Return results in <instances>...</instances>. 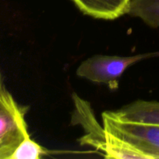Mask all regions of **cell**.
<instances>
[{"label":"cell","instance_id":"obj_1","mask_svg":"<svg viewBox=\"0 0 159 159\" xmlns=\"http://www.w3.org/2000/svg\"><path fill=\"white\" fill-rule=\"evenodd\" d=\"M26 110L6 87L0 92V159H10L20 143L30 137L25 120Z\"/></svg>","mask_w":159,"mask_h":159},{"label":"cell","instance_id":"obj_2","mask_svg":"<svg viewBox=\"0 0 159 159\" xmlns=\"http://www.w3.org/2000/svg\"><path fill=\"white\" fill-rule=\"evenodd\" d=\"M159 56V52L120 57L96 54L81 63L76 70L79 77L96 83L107 84L110 89L118 88L119 79L131 65L145 59Z\"/></svg>","mask_w":159,"mask_h":159},{"label":"cell","instance_id":"obj_3","mask_svg":"<svg viewBox=\"0 0 159 159\" xmlns=\"http://www.w3.org/2000/svg\"><path fill=\"white\" fill-rule=\"evenodd\" d=\"M107 132L118 137L146 155L148 159H159V126L123 120L112 111L102 114Z\"/></svg>","mask_w":159,"mask_h":159},{"label":"cell","instance_id":"obj_4","mask_svg":"<svg viewBox=\"0 0 159 159\" xmlns=\"http://www.w3.org/2000/svg\"><path fill=\"white\" fill-rule=\"evenodd\" d=\"M72 99L75 110L71 116L72 125L80 124L85 131V135L80 138L81 145H89L94 148L103 156L106 150V130L96 120L93 110L89 102L79 97L76 93H73Z\"/></svg>","mask_w":159,"mask_h":159},{"label":"cell","instance_id":"obj_5","mask_svg":"<svg viewBox=\"0 0 159 159\" xmlns=\"http://www.w3.org/2000/svg\"><path fill=\"white\" fill-rule=\"evenodd\" d=\"M85 15L100 20H112L127 14L131 0H71Z\"/></svg>","mask_w":159,"mask_h":159},{"label":"cell","instance_id":"obj_6","mask_svg":"<svg viewBox=\"0 0 159 159\" xmlns=\"http://www.w3.org/2000/svg\"><path fill=\"white\" fill-rule=\"evenodd\" d=\"M112 112L123 120L159 126V102L157 101L137 100Z\"/></svg>","mask_w":159,"mask_h":159},{"label":"cell","instance_id":"obj_7","mask_svg":"<svg viewBox=\"0 0 159 159\" xmlns=\"http://www.w3.org/2000/svg\"><path fill=\"white\" fill-rule=\"evenodd\" d=\"M105 158L116 159H148L146 155L118 137L106 131Z\"/></svg>","mask_w":159,"mask_h":159},{"label":"cell","instance_id":"obj_8","mask_svg":"<svg viewBox=\"0 0 159 159\" xmlns=\"http://www.w3.org/2000/svg\"><path fill=\"white\" fill-rule=\"evenodd\" d=\"M127 15L139 18L148 26L159 27V0H131Z\"/></svg>","mask_w":159,"mask_h":159},{"label":"cell","instance_id":"obj_9","mask_svg":"<svg viewBox=\"0 0 159 159\" xmlns=\"http://www.w3.org/2000/svg\"><path fill=\"white\" fill-rule=\"evenodd\" d=\"M51 152H52L40 145L29 137L20 143L10 159H40L53 154Z\"/></svg>","mask_w":159,"mask_h":159},{"label":"cell","instance_id":"obj_10","mask_svg":"<svg viewBox=\"0 0 159 159\" xmlns=\"http://www.w3.org/2000/svg\"><path fill=\"white\" fill-rule=\"evenodd\" d=\"M5 88L4 83H3V79H2V75L1 69H0V92Z\"/></svg>","mask_w":159,"mask_h":159}]
</instances>
